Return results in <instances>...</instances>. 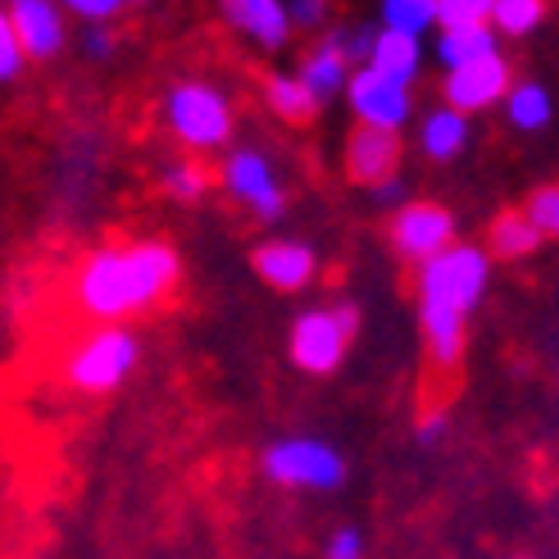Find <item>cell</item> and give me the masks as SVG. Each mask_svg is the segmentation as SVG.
Listing matches in <instances>:
<instances>
[{"label":"cell","mask_w":559,"mask_h":559,"mask_svg":"<svg viewBox=\"0 0 559 559\" xmlns=\"http://www.w3.org/2000/svg\"><path fill=\"white\" fill-rule=\"evenodd\" d=\"M391 246H396L401 260L424 269L428 260L441 255V250L455 246V218H451V210H441L432 201L401 205L396 218H391Z\"/></svg>","instance_id":"obj_7"},{"label":"cell","mask_w":559,"mask_h":559,"mask_svg":"<svg viewBox=\"0 0 559 559\" xmlns=\"http://www.w3.org/2000/svg\"><path fill=\"white\" fill-rule=\"evenodd\" d=\"M418 146L428 159H455L468 146V119L455 109H432L424 119V132H418Z\"/></svg>","instance_id":"obj_18"},{"label":"cell","mask_w":559,"mask_h":559,"mask_svg":"<svg viewBox=\"0 0 559 559\" xmlns=\"http://www.w3.org/2000/svg\"><path fill=\"white\" fill-rule=\"evenodd\" d=\"M445 437V414H424V424H418V441L432 445Z\"/></svg>","instance_id":"obj_32"},{"label":"cell","mask_w":559,"mask_h":559,"mask_svg":"<svg viewBox=\"0 0 559 559\" xmlns=\"http://www.w3.org/2000/svg\"><path fill=\"white\" fill-rule=\"evenodd\" d=\"M359 328L355 305H332V310H305L292 323V337H287V355L300 373H332L346 359V346Z\"/></svg>","instance_id":"obj_6"},{"label":"cell","mask_w":559,"mask_h":559,"mask_svg":"<svg viewBox=\"0 0 559 559\" xmlns=\"http://www.w3.org/2000/svg\"><path fill=\"white\" fill-rule=\"evenodd\" d=\"M109 50H115V37H109L105 27H92V33H87V55H96V60H105Z\"/></svg>","instance_id":"obj_33"},{"label":"cell","mask_w":559,"mask_h":559,"mask_svg":"<svg viewBox=\"0 0 559 559\" xmlns=\"http://www.w3.org/2000/svg\"><path fill=\"white\" fill-rule=\"evenodd\" d=\"M182 260L169 241H132V246H105L82 260L73 277V300L82 314L96 323H123L132 314L151 310L178 287Z\"/></svg>","instance_id":"obj_1"},{"label":"cell","mask_w":559,"mask_h":559,"mask_svg":"<svg viewBox=\"0 0 559 559\" xmlns=\"http://www.w3.org/2000/svg\"><path fill=\"white\" fill-rule=\"evenodd\" d=\"M19 69H23V46H19V37H14L10 14L0 10V82L19 78Z\"/></svg>","instance_id":"obj_28"},{"label":"cell","mask_w":559,"mask_h":559,"mask_svg":"<svg viewBox=\"0 0 559 559\" xmlns=\"http://www.w3.org/2000/svg\"><path fill=\"white\" fill-rule=\"evenodd\" d=\"M223 187L255 218H283V210H287V191L277 182L269 155H260V151H233L223 159Z\"/></svg>","instance_id":"obj_8"},{"label":"cell","mask_w":559,"mask_h":559,"mask_svg":"<svg viewBox=\"0 0 559 559\" xmlns=\"http://www.w3.org/2000/svg\"><path fill=\"white\" fill-rule=\"evenodd\" d=\"M55 5H64V10H73L78 19H92V23H100V19H109V14H119L128 0H55Z\"/></svg>","instance_id":"obj_30"},{"label":"cell","mask_w":559,"mask_h":559,"mask_svg":"<svg viewBox=\"0 0 559 559\" xmlns=\"http://www.w3.org/2000/svg\"><path fill=\"white\" fill-rule=\"evenodd\" d=\"M255 273L273 292H300L314 283L319 255L305 241H264L255 250Z\"/></svg>","instance_id":"obj_13"},{"label":"cell","mask_w":559,"mask_h":559,"mask_svg":"<svg viewBox=\"0 0 559 559\" xmlns=\"http://www.w3.org/2000/svg\"><path fill=\"white\" fill-rule=\"evenodd\" d=\"M542 246V233L527 223L523 210H510V214H500L491 223V255L500 260H523V255H533V250Z\"/></svg>","instance_id":"obj_20"},{"label":"cell","mask_w":559,"mask_h":559,"mask_svg":"<svg viewBox=\"0 0 559 559\" xmlns=\"http://www.w3.org/2000/svg\"><path fill=\"white\" fill-rule=\"evenodd\" d=\"M287 14H292V27H323L328 23V0H292Z\"/></svg>","instance_id":"obj_31"},{"label":"cell","mask_w":559,"mask_h":559,"mask_svg":"<svg viewBox=\"0 0 559 559\" xmlns=\"http://www.w3.org/2000/svg\"><path fill=\"white\" fill-rule=\"evenodd\" d=\"M164 119L191 151H218L233 136V105L210 82H178L169 100H164Z\"/></svg>","instance_id":"obj_5"},{"label":"cell","mask_w":559,"mask_h":559,"mask_svg":"<svg viewBox=\"0 0 559 559\" xmlns=\"http://www.w3.org/2000/svg\"><path fill=\"white\" fill-rule=\"evenodd\" d=\"M264 100H269L273 115L287 119V123H310L314 109H319V100L305 92V82H300L296 73H273V78L264 82Z\"/></svg>","instance_id":"obj_19"},{"label":"cell","mask_w":559,"mask_h":559,"mask_svg":"<svg viewBox=\"0 0 559 559\" xmlns=\"http://www.w3.org/2000/svg\"><path fill=\"white\" fill-rule=\"evenodd\" d=\"M205 187H210V174L195 159H178L164 169V191H169L174 201H201Z\"/></svg>","instance_id":"obj_24"},{"label":"cell","mask_w":559,"mask_h":559,"mask_svg":"<svg viewBox=\"0 0 559 559\" xmlns=\"http://www.w3.org/2000/svg\"><path fill=\"white\" fill-rule=\"evenodd\" d=\"M496 0H437V23L441 27H478L491 23Z\"/></svg>","instance_id":"obj_26"},{"label":"cell","mask_w":559,"mask_h":559,"mask_svg":"<svg viewBox=\"0 0 559 559\" xmlns=\"http://www.w3.org/2000/svg\"><path fill=\"white\" fill-rule=\"evenodd\" d=\"M527 223L542 233V241L546 237H559V182H550V187H537L533 195H527Z\"/></svg>","instance_id":"obj_25"},{"label":"cell","mask_w":559,"mask_h":559,"mask_svg":"<svg viewBox=\"0 0 559 559\" xmlns=\"http://www.w3.org/2000/svg\"><path fill=\"white\" fill-rule=\"evenodd\" d=\"M445 109H455V115H473V109H487L496 100H506L510 96V64H506V55H487V60L478 64H464V69H451L445 73Z\"/></svg>","instance_id":"obj_10"},{"label":"cell","mask_w":559,"mask_h":559,"mask_svg":"<svg viewBox=\"0 0 559 559\" xmlns=\"http://www.w3.org/2000/svg\"><path fill=\"white\" fill-rule=\"evenodd\" d=\"M142 359V342L123 323H100L87 337H78L64 355V382L82 396H109L128 382V373Z\"/></svg>","instance_id":"obj_3"},{"label":"cell","mask_w":559,"mask_h":559,"mask_svg":"<svg viewBox=\"0 0 559 559\" xmlns=\"http://www.w3.org/2000/svg\"><path fill=\"white\" fill-rule=\"evenodd\" d=\"M328 46L337 50L350 69H365L369 55H373V33H369V27H337V33L328 37Z\"/></svg>","instance_id":"obj_27"},{"label":"cell","mask_w":559,"mask_h":559,"mask_svg":"<svg viewBox=\"0 0 559 559\" xmlns=\"http://www.w3.org/2000/svg\"><path fill=\"white\" fill-rule=\"evenodd\" d=\"M514 559H527V555H514Z\"/></svg>","instance_id":"obj_34"},{"label":"cell","mask_w":559,"mask_h":559,"mask_svg":"<svg viewBox=\"0 0 559 559\" xmlns=\"http://www.w3.org/2000/svg\"><path fill=\"white\" fill-rule=\"evenodd\" d=\"M14 5H19V0H14Z\"/></svg>","instance_id":"obj_35"},{"label":"cell","mask_w":559,"mask_h":559,"mask_svg":"<svg viewBox=\"0 0 559 559\" xmlns=\"http://www.w3.org/2000/svg\"><path fill=\"white\" fill-rule=\"evenodd\" d=\"M496 55V33L491 23H478V27H441V41H437V60L445 69H464V64H478Z\"/></svg>","instance_id":"obj_17"},{"label":"cell","mask_w":559,"mask_h":559,"mask_svg":"<svg viewBox=\"0 0 559 559\" xmlns=\"http://www.w3.org/2000/svg\"><path fill=\"white\" fill-rule=\"evenodd\" d=\"M437 23V0H382V27L386 33L424 37Z\"/></svg>","instance_id":"obj_22"},{"label":"cell","mask_w":559,"mask_h":559,"mask_svg":"<svg viewBox=\"0 0 559 559\" xmlns=\"http://www.w3.org/2000/svg\"><path fill=\"white\" fill-rule=\"evenodd\" d=\"M323 559H365V537L355 527H337L323 546Z\"/></svg>","instance_id":"obj_29"},{"label":"cell","mask_w":559,"mask_h":559,"mask_svg":"<svg viewBox=\"0 0 559 559\" xmlns=\"http://www.w3.org/2000/svg\"><path fill=\"white\" fill-rule=\"evenodd\" d=\"M264 478L287 491H337L346 483V460L319 437H283L260 455Z\"/></svg>","instance_id":"obj_4"},{"label":"cell","mask_w":559,"mask_h":559,"mask_svg":"<svg viewBox=\"0 0 559 559\" xmlns=\"http://www.w3.org/2000/svg\"><path fill=\"white\" fill-rule=\"evenodd\" d=\"M401 169V136L382 128H355L346 142V174L365 187H382Z\"/></svg>","instance_id":"obj_11"},{"label":"cell","mask_w":559,"mask_h":559,"mask_svg":"<svg viewBox=\"0 0 559 559\" xmlns=\"http://www.w3.org/2000/svg\"><path fill=\"white\" fill-rule=\"evenodd\" d=\"M546 19V0H496L491 27L506 37H527Z\"/></svg>","instance_id":"obj_23"},{"label":"cell","mask_w":559,"mask_h":559,"mask_svg":"<svg viewBox=\"0 0 559 559\" xmlns=\"http://www.w3.org/2000/svg\"><path fill=\"white\" fill-rule=\"evenodd\" d=\"M346 96L359 128H382V132H396L409 119V87L405 82H391L378 69H355L346 82Z\"/></svg>","instance_id":"obj_9"},{"label":"cell","mask_w":559,"mask_h":559,"mask_svg":"<svg viewBox=\"0 0 559 559\" xmlns=\"http://www.w3.org/2000/svg\"><path fill=\"white\" fill-rule=\"evenodd\" d=\"M369 69H378L382 78L391 82H409L418 78V69H424V46H418V37H405V33H373V55H369Z\"/></svg>","instance_id":"obj_15"},{"label":"cell","mask_w":559,"mask_h":559,"mask_svg":"<svg viewBox=\"0 0 559 559\" xmlns=\"http://www.w3.org/2000/svg\"><path fill=\"white\" fill-rule=\"evenodd\" d=\"M350 64L342 60V55L337 50H332L328 41L323 46H314L310 55H305V64H300V82H305V92H310L319 105L328 100V96H337V92H346V82H350Z\"/></svg>","instance_id":"obj_16"},{"label":"cell","mask_w":559,"mask_h":559,"mask_svg":"<svg viewBox=\"0 0 559 559\" xmlns=\"http://www.w3.org/2000/svg\"><path fill=\"white\" fill-rule=\"evenodd\" d=\"M10 23L23 46V60H50L64 50V10L55 0H19L10 10Z\"/></svg>","instance_id":"obj_12"},{"label":"cell","mask_w":559,"mask_h":559,"mask_svg":"<svg viewBox=\"0 0 559 559\" xmlns=\"http://www.w3.org/2000/svg\"><path fill=\"white\" fill-rule=\"evenodd\" d=\"M506 109H510V123L523 128V132H537L550 123V92L542 82H514L510 96H506Z\"/></svg>","instance_id":"obj_21"},{"label":"cell","mask_w":559,"mask_h":559,"mask_svg":"<svg viewBox=\"0 0 559 559\" xmlns=\"http://www.w3.org/2000/svg\"><path fill=\"white\" fill-rule=\"evenodd\" d=\"M487 255L478 246H451L418 269V319L437 369H455L464 355V319L487 292Z\"/></svg>","instance_id":"obj_2"},{"label":"cell","mask_w":559,"mask_h":559,"mask_svg":"<svg viewBox=\"0 0 559 559\" xmlns=\"http://www.w3.org/2000/svg\"><path fill=\"white\" fill-rule=\"evenodd\" d=\"M223 14H228L237 33H246L260 46H283L292 37L287 0H223Z\"/></svg>","instance_id":"obj_14"}]
</instances>
